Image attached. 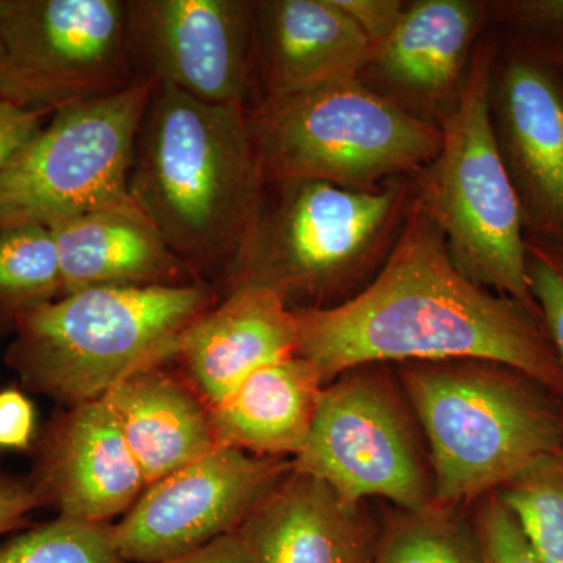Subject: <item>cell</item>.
<instances>
[{
    "label": "cell",
    "mask_w": 563,
    "mask_h": 563,
    "mask_svg": "<svg viewBox=\"0 0 563 563\" xmlns=\"http://www.w3.org/2000/svg\"><path fill=\"white\" fill-rule=\"evenodd\" d=\"M542 563H563V450L533 462L498 492Z\"/></svg>",
    "instance_id": "obj_24"
},
{
    "label": "cell",
    "mask_w": 563,
    "mask_h": 563,
    "mask_svg": "<svg viewBox=\"0 0 563 563\" xmlns=\"http://www.w3.org/2000/svg\"><path fill=\"white\" fill-rule=\"evenodd\" d=\"M495 62V43L481 41L457 98L439 117V154L410 179L415 198L442 233L455 268L479 287L521 303L540 320L529 287L520 201L493 132Z\"/></svg>",
    "instance_id": "obj_6"
},
{
    "label": "cell",
    "mask_w": 563,
    "mask_h": 563,
    "mask_svg": "<svg viewBox=\"0 0 563 563\" xmlns=\"http://www.w3.org/2000/svg\"><path fill=\"white\" fill-rule=\"evenodd\" d=\"M298 339L295 310L279 295L243 285L185 329L176 361L211 407L262 366L296 355Z\"/></svg>",
    "instance_id": "obj_16"
},
{
    "label": "cell",
    "mask_w": 563,
    "mask_h": 563,
    "mask_svg": "<svg viewBox=\"0 0 563 563\" xmlns=\"http://www.w3.org/2000/svg\"><path fill=\"white\" fill-rule=\"evenodd\" d=\"M487 13L488 5L472 0L409 3L368 68L395 92L396 101L440 117L461 91Z\"/></svg>",
    "instance_id": "obj_17"
},
{
    "label": "cell",
    "mask_w": 563,
    "mask_h": 563,
    "mask_svg": "<svg viewBox=\"0 0 563 563\" xmlns=\"http://www.w3.org/2000/svg\"><path fill=\"white\" fill-rule=\"evenodd\" d=\"M474 531L481 563H542L496 492L481 504Z\"/></svg>",
    "instance_id": "obj_27"
},
{
    "label": "cell",
    "mask_w": 563,
    "mask_h": 563,
    "mask_svg": "<svg viewBox=\"0 0 563 563\" xmlns=\"http://www.w3.org/2000/svg\"><path fill=\"white\" fill-rule=\"evenodd\" d=\"M415 415L380 365L358 366L322 390L312 431L292 470L328 484L346 501L384 498L406 512L433 503Z\"/></svg>",
    "instance_id": "obj_10"
},
{
    "label": "cell",
    "mask_w": 563,
    "mask_h": 563,
    "mask_svg": "<svg viewBox=\"0 0 563 563\" xmlns=\"http://www.w3.org/2000/svg\"><path fill=\"white\" fill-rule=\"evenodd\" d=\"M529 287L563 366V247L528 239Z\"/></svg>",
    "instance_id": "obj_26"
},
{
    "label": "cell",
    "mask_w": 563,
    "mask_h": 563,
    "mask_svg": "<svg viewBox=\"0 0 563 563\" xmlns=\"http://www.w3.org/2000/svg\"><path fill=\"white\" fill-rule=\"evenodd\" d=\"M63 296L54 236L43 225L0 232V336L13 335L22 317Z\"/></svg>",
    "instance_id": "obj_22"
},
{
    "label": "cell",
    "mask_w": 563,
    "mask_h": 563,
    "mask_svg": "<svg viewBox=\"0 0 563 563\" xmlns=\"http://www.w3.org/2000/svg\"><path fill=\"white\" fill-rule=\"evenodd\" d=\"M102 399L147 485L218 446L209 406L187 377L180 379L165 366L122 380Z\"/></svg>",
    "instance_id": "obj_20"
},
{
    "label": "cell",
    "mask_w": 563,
    "mask_h": 563,
    "mask_svg": "<svg viewBox=\"0 0 563 563\" xmlns=\"http://www.w3.org/2000/svg\"><path fill=\"white\" fill-rule=\"evenodd\" d=\"M372 563H481L476 531L453 507L404 510L377 542Z\"/></svg>",
    "instance_id": "obj_23"
},
{
    "label": "cell",
    "mask_w": 563,
    "mask_h": 563,
    "mask_svg": "<svg viewBox=\"0 0 563 563\" xmlns=\"http://www.w3.org/2000/svg\"><path fill=\"white\" fill-rule=\"evenodd\" d=\"M537 36L539 38L536 43L537 49L532 51L533 54L542 58L547 65H550L563 81V32Z\"/></svg>",
    "instance_id": "obj_34"
},
{
    "label": "cell",
    "mask_w": 563,
    "mask_h": 563,
    "mask_svg": "<svg viewBox=\"0 0 563 563\" xmlns=\"http://www.w3.org/2000/svg\"><path fill=\"white\" fill-rule=\"evenodd\" d=\"M43 509L27 477L0 476V536L29 528V517Z\"/></svg>",
    "instance_id": "obj_31"
},
{
    "label": "cell",
    "mask_w": 563,
    "mask_h": 563,
    "mask_svg": "<svg viewBox=\"0 0 563 563\" xmlns=\"http://www.w3.org/2000/svg\"><path fill=\"white\" fill-rule=\"evenodd\" d=\"M404 396L429 446L433 503L498 492L563 450V420L525 374L484 361L404 363Z\"/></svg>",
    "instance_id": "obj_5"
},
{
    "label": "cell",
    "mask_w": 563,
    "mask_h": 563,
    "mask_svg": "<svg viewBox=\"0 0 563 563\" xmlns=\"http://www.w3.org/2000/svg\"><path fill=\"white\" fill-rule=\"evenodd\" d=\"M292 472V459L262 457L218 444L202 457L147 485L113 525L128 563H161L239 531Z\"/></svg>",
    "instance_id": "obj_11"
},
{
    "label": "cell",
    "mask_w": 563,
    "mask_h": 563,
    "mask_svg": "<svg viewBox=\"0 0 563 563\" xmlns=\"http://www.w3.org/2000/svg\"><path fill=\"white\" fill-rule=\"evenodd\" d=\"M266 180L318 179L374 188L412 177L442 147L435 122L362 77L250 109Z\"/></svg>",
    "instance_id": "obj_7"
},
{
    "label": "cell",
    "mask_w": 563,
    "mask_h": 563,
    "mask_svg": "<svg viewBox=\"0 0 563 563\" xmlns=\"http://www.w3.org/2000/svg\"><path fill=\"white\" fill-rule=\"evenodd\" d=\"M154 81L55 111L0 168V232L52 228L90 211L132 202L129 177Z\"/></svg>",
    "instance_id": "obj_8"
},
{
    "label": "cell",
    "mask_w": 563,
    "mask_h": 563,
    "mask_svg": "<svg viewBox=\"0 0 563 563\" xmlns=\"http://www.w3.org/2000/svg\"><path fill=\"white\" fill-rule=\"evenodd\" d=\"M125 33L140 79L207 103H257L255 2L125 0Z\"/></svg>",
    "instance_id": "obj_12"
},
{
    "label": "cell",
    "mask_w": 563,
    "mask_h": 563,
    "mask_svg": "<svg viewBox=\"0 0 563 563\" xmlns=\"http://www.w3.org/2000/svg\"><path fill=\"white\" fill-rule=\"evenodd\" d=\"M295 314L296 355L312 362L325 385L387 362L484 361L563 395V366L542 321L463 276L417 198L372 282L336 306Z\"/></svg>",
    "instance_id": "obj_1"
},
{
    "label": "cell",
    "mask_w": 563,
    "mask_h": 563,
    "mask_svg": "<svg viewBox=\"0 0 563 563\" xmlns=\"http://www.w3.org/2000/svg\"><path fill=\"white\" fill-rule=\"evenodd\" d=\"M335 2L369 41L373 55L390 38L406 10V3L399 0H335Z\"/></svg>",
    "instance_id": "obj_29"
},
{
    "label": "cell",
    "mask_w": 563,
    "mask_h": 563,
    "mask_svg": "<svg viewBox=\"0 0 563 563\" xmlns=\"http://www.w3.org/2000/svg\"><path fill=\"white\" fill-rule=\"evenodd\" d=\"M239 532L255 563H372L377 544L361 504L295 470Z\"/></svg>",
    "instance_id": "obj_18"
},
{
    "label": "cell",
    "mask_w": 563,
    "mask_h": 563,
    "mask_svg": "<svg viewBox=\"0 0 563 563\" xmlns=\"http://www.w3.org/2000/svg\"><path fill=\"white\" fill-rule=\"evenodd\" d=\"M0 563H128L114 542L113 523L58 517L14 532L0 544Z\"/></svg>",
    "instance_id": "obj_25"
},
{
    "label": "cell",
    "mask_w": 563,
    "mask_h": 563,
    "mask_svg": "<svg viewBox=\"0 0 563 563\" xmlns=\"http://www.w3.org/2000/svg\"><path fill=\"white\" fill-rule=\"evenodd\" d=\"M265 172L243 106H218L155 84L144 111L129 195L207 284L224 287L257 221Z\"/></svg>",
    "instance_id": "obj_2"
},
{
    "label": "cell",
    "mask_w": 563,
    "mask_h": 563,
    "mask_svg": "<svg viewBox=\"0 0 563 563\" xmlns=\"http://www.w3.org/2000/svg\"><path fill=\"white\" fill-rule=\"evenodd\" d=\"M220 299L210 284L66 292L18 321L3 358L27 390L65 407L95 401L176 361L181 333Z\"/></svg>",
    "instance_id": "obj_4"
},
{
    "label": "cell",
    "mask_w": 563,
    "mask_h": 563,
    "mask_svg": "<svg viewBox=\"0 0 563 563\" xmlns=\"http://www.w3.org/2000/svg\"><path fill=\"white\" fill-rule=\"evenodd\" d=\"M49 231L60 262L63 295L96 287L207 284L133 201L58 222Z\"/></svg>",
    "instance_id": "obj_19"
},
{
    "label": "cell",
    "mask_w": 563,
    "mask_h": 563,
    "mask_svg": "<svg viewBox=\"0 0 563 563\" xmlns=\"http://www.w3.org/2000/svg\"><path fill=\"white\" fill-rule=\"evenodd\" d=\"M413 198L410 177L374 188L318 179L268 181L257 221L222 288L258 285L291 310L346 301L387 261Z\"/></svg>",
    "instance_id": "obj_3"
},
{
    "label": "cell",
    "mask_w": 563,
    "mask_h": 563,
    "mask_svg": "<svg viewBox=\"0 0 563 563\" xmlns=\"http://www.w3.org/2000/svg\"><path fill=\"white\" fill-rule=\"evenodd\" d=\"M372 58V44L335 0L255 2V107L358 77Z\"/></svg>",
    "instance_id": "obj_15"
},
{
    "label": "cell",
    "mask_w": 563,
    "mask_h": 563,
    "mask_svg": "<svg viewBox=\"0 0 563 563\" xmlns=\"http://www.w3.org/2000/svg\"><path fill=\"white\" fill-rule=\"evenodd\" d=\"M161 563H255V561L243 537L235 531L213 540L192 553Z\"/></svg>",
    "instance_id": "obj_33"
},
{
    "label": "cell",
    "mask_w": 563,
    "mask_h": 563,
    "mask_svg": "<svg viewBox=\"0 0 563 563\" xmlns=\"http://www.w3.org/2000/svg\"><path fill=\"white\" fill-rule=\"evenodd\" d=\"M499 20L536 35L563 32V0H507L492 3Z\"/></svg>",
    "instance_id": "obj_30"
},
{
    "label": "cell",
    "mask_w": 563,
    "mask_h": 563,
    "mask_svg": "<svg viewBox=\"0 0 563 563\" xmlns=\"http://www.w3.org/2000/svg\"><path fill=\"white\" fill-rule=\"evenodd\" d=\"M36 440V410L16 387L0 391V453L29 450Z\"/></svg>",
    "instance_id": "obj_28"
},
{
    "label": "cell",
    "mask_w": 563,
    "mask_h": 563,
    "mask_svg": "<svg viewBox=\"0 0 563 563\" xmlns=\"http://www.w3.org/2000/svg\"><path fill=\"white\" fill-rule=\"evenodd\" d=\"M140 80L125 0H0V99L54 114Z\"/></svg>",
    "instance_id": "obj_9"
},
{
    "label": "cell",
    "mask_w": 563,
    "mask_h": 563,
    "mask_svg": "<svg viewBox=\"0 0 563 563\" xmlns=\"http://www.w3.org/2000/svg\"><path fill=\"white\" fill-rule=\"evenodd\" d=\"M490 114L528 239L563 247V81L532 51L493 65Z\"/></svg>",
    "instance_id": "obj_13"
},
{
    "label": "cell",
    "mask_w": 563,
    "mask_h": 563,
    "mask_svg": "<svg viewBox=\"0 0 563 563\" xmlns=\"http://www.w3.org/2000/svg\"><path fill=\"white\" fill-rule=\"evenodd\" d=\"M324 387L317 366L301 355L262 366L209 407L214 439L262 457L295 459L309 440Z\"/></svg>",
    "instance_id": "obj_21"
},
{
    "label": "cell",
    "mask_w": 563,
    "mask_h": 563,
    "mask_svg": "<svg viewBox=\"0 0 563 563\" xmlns=\"http://www.w3.org/2000/svg\"><path fill=\"white\" fill-rule=\"evenodd\" d=\"M51 114L18 109L0 99V168L43 129Z\"/></svg>",
    "instance_id": "obj_32"
},
{
    "label": "cell",
    "mask_w": 563,
    "mask_h": 563,
    "mask_svg": "<svg viewBox=\"0 0 563 563\" xmlns=\"http://www.w3.org/2000/svg\"><path fill=\"white\" fill-rule=\"evenodd\" d=\"M27 479L43 509L85 523L111 525L147 487L102 398L66 407L52 418L36 440Z\"/></svg>",
    "instance_id": "obj_14"
}]
</instances>
